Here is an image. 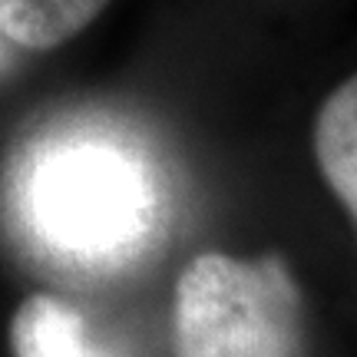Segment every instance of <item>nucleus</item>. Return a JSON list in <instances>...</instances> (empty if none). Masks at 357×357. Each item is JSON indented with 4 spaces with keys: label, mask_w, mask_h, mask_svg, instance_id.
Instances as JSON below:
<instances>
[{
    "label": "nucleus",
    "mask_w": 357,
    "mask_h": 357,
    "mask_svg": "<svg viewBox=\"0 0 357 357\" xmlns=\"http://www.w3.org/2000/svg\"><path fill=\"white\" fill-rule=\"evenodd\" d=\"M10 199L30 242L79 268L136 258L162 215L159 182L142 153L102 132H63L30 149Z\"/></svg>",
    "instance_id": "1"
},
{
    "label": "nucleus",
    "mask_w": 357,
    "mask_h": 357,
    "mask_svg": "<svg viewBox=\"0 0 357 357\" xmlns=\"http://www.w3.org/2000/svg\"><path fill=\"white\" fill-rule=\"evenodd\" d=\"M178 357H301V305L278 261L199 255L176 288Z\"/></svg>",
    "instance_id": "2"
},
{
    "label": "nucleus",
    "mask_w": 357,
    "mask_h": 357,
    "mask_svg": "<svg viewBox=\"0 0 357 357\" xmlns=\"http://www.w3.org/2000/svg\"><path fill=\"white\" fill-rule=\"evenodd\" d=\"M10 344L17 357H119L89 334L79 311L50 298L33 294L13 314Z\"/></svg>",
    "instance_id": "3"
},
{
    "label": "nucleus",
    "mask_w": 357,
    "mask_h": 357,
    "mask_svg": "<svg viewBox=\"0 0 357 357\" xmlns=\"http://www.w3.org/2000/svg\"><path fill=\"white\" fill-rule=\"evenodd\" d=\"M314 155L324 182L357 222V77L344 79L321 106L314 123Z\"/></svg>",
    "instance_id": "4"
},
{
    "label": "nucleus",
    "mask_w": 357,
    "mask_h": 357,
    "mask_svg": "<svg viewBox=\"0 0 357 357\" xmlns=\"http://www.w3.org/2000/svg\"><path fill=\"white\" fill-rule=\"evenodd\" d=\"M109 0H0V40L24 50H53L83 33Z\"/></svg>",
    "instance_id": "5"
},
{
    "label": "nucleus",
    "mask_w": 357,
    "mask_h": 357,
    "mask_svg": "<svg viewBox=\"0 0 357 357\" xmlns=\"http://www.w3.org/2000/svg\"><path fill=\"white\" fill-rule=\"evenodd\" d=\"M0 60H3V53H0Z\"/></svg>",
    "instance_id": "6"
}]
</instances>
